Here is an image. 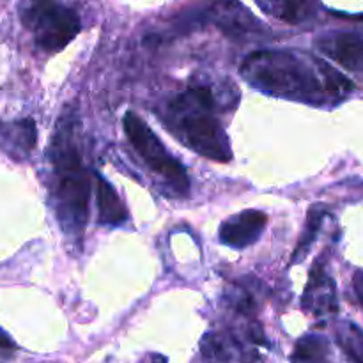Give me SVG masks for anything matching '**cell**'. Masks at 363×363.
<instances>
[{
  "label": "cell",
  "mask_w": 363,
  "mask_h": 363,
  "mask_svg": "<svg viewBox=\"0 0 363 363\" xmlns=\"http://www.w3.org/2000/svg\"><path fill=\"white\" fill-rule=\"evenodd\" d=\"M303 308L314 315L335 314L339 303H337L335 284L330 279L325 268L314 264L311 272V280L303 294Z\"/></svg>",
  "instance_id": "7"
},
{
  "label": "cell",
  "mask_w": 363,
  "mask_h": 363,
  "mask_svg": "<svg viewBox=\"0 0 363 363\" xmlns=\"http://www.w3.org/2000/svg\"><path fill=\"white\" fill-rule=\"evenodd\" d=\"M243 77L252 85L287 98H342L354 89L353 82L325 60L311 62L293 52H257L243 64Z\"/></svg>",
  "instance_id": "1"
},
{
  "label": "cell",
  "mask_w": 363,
  "mask_h": 363,
  "mask_svg": "<svg viewBox=\"0 0 363 363\" xmlns=\"http://www.w3.org/2000/svg\"><path fill=\"white\" fill-rule=\"evenodd\" d=\"M337 342L354 363H363V330L354 323H340L335 332Z\"/></svg>",
  "instance_id": "12"
},
{
  "label": "cell",
  "mask_w": 363,
  "mask_h": 363,
  "mask_svg": "<svg viewBox=\"0 0 363 363\" xmlns=\"http://www.w3.org/2000/svg\"><path fill=\"white\" fill-rule=\"evenodd\" d=\"M124 131H126L128 138L137 149L138 155L145 160L149 167L160 176L170 181V184L176 186L177 191L186 194L190 181H188V174L184 167L177 162L176 158L169 155L165 147H163L162 140L156 137L155 131L144 123V119L133 112H128L123 119Z\"/></svg>",
  "instance_id": "5"
},
{
  "label": "cell",
  "mask_w": 363,
  "mask_h": 363,
  "mask_svg": "<svg viewBox=\"0 0 363 363\" xmlns=\"http://www.w3.org/2000/svg\"><path fill=\"white\" fill-rule=\"evenodd\" d=\"M202 353L209 360H218V362H227L229 360V353H227V347L223 346V342L220 339H216L215 335H206L202 340Z\"/></svg>",
  "instance_id": "14"
},
{
  "label": "cell",
  "mask_w": 363,
  "mask_h": 363,
  "mask_svg": "<svg viewBox=\"0 0 363 363\" xmlns=\"http://www.w3.org/2000/svg\"><path fill=\"white\" fill-rule=\"evenodd\" d=\"M293 363H328V342L325 337H301L294 346Z\"/></svg>",
  "instance_id": "11"
},
{
  "label": "cell",
  "mask_w": 363,
  "mask_h": 363,
  "mask_svg": "<svg viewBox=\"0 0 363 363\" xmlns=\"http://www.w3.org/2000/svg\"><path fill=\"white\" fill-rule=\"evenodd\" d=\"M326 211L323 206H312L311 211H308L307 216V227H305V233L301 234L300 243L294 248L293 252V262H300L301 259L307 255V252L311 250L312 243H314L315 236H318L319 229H321V223L325 220Z\"/></svg>",
  "instance_id": "13"
},
{
  "label": "cell",
  "mask_w": 363,
  "mask_h": 363,
  "mask_svg": "<svg viewBox=\"0 0 363 363\" xmlns=\"http://www.w3.org/2000/svg\"><path fill=\"white\" fill-rule=\"evenodd\" d=\"M96 183V201H98V222L101 225H121L128 220V213L112 184L99 174H92Z\"/></svg>",
  "instance_id": "9"
},
{
  "label": "cell",
  "mask_w": 363,
  "mask_h": 363,
  "mask_svg": "<svg viewBox=\"0 0 363 363\" xmlns=\"http://www.w3.org/2000/svg\"><path fill=\"white\" fill-rule=\"evenodd\" d=\"M213 106L215 99L208 87H194L181 94L176 101V110L190 112L181 121V131L188 145L199 155L215 162H229V140L218 119L211 116Z\"/></svg>",
  "instance_id": "3"
},
{
  "label": "cell",
  "mask_w": 363,
  "mask_h": 363,
  "mask_svg": "<svg viewBox=\"0 0 363 363\" xmlns=\"http://www.w3.org/2000/svg\"><path fill=\"white\" fill-rule=\"evenodd\" d=\"M319 48L346 69L363 73V39L357 34L339 32L326 35L319 39Z\"/></svg>",
  "instance_id": "8"
},
{
  "label": "cell",
  "mask_w": 363,
  "mask_h": 363,
  "mask_svg": "<svg viewBox=\"0 0 363 363\" xmlns=\"http://www.w3.org/2000/svg\"><path fill=\"white\" fill-rule=\"evenodd\" d=\"M272 16L286 21V23H300L307 16V0H255Z\"/></svg>",
  "instance_id": "10"
},
{
  "label": "cell",
  "mask_w": 363,
  "mask_h": 363,
  "mask_svg": "<svg viewBox=\"0 0 363 363\" xmlns=\"http://www.w3.org/2000/svg\"><path fill=\"white\" fill-rule=\"evenodd\" d=\"M144 363H167V358L163 354H151V357L145 358Z\"/></svg>",
  "instance_id": "17"
},
{
  "label": "cell",
  "mask_w": 363,
  "mask_h": 363,
  "mask_svg": "<svg viewBox=\"0 0 363 363\" xmlns=\"http://www.w3.org/2000/svg\"><path fill=\"white\" fill-rule=\"evenodd\" d=\"M353 286H354V293H357V298H358V303H360L363 308V272L354 273Z\"/></svg>",
  "instance_id": "15"
},
{
  "label": "cell",
  "mask_w": 363,
  "mask_h": 363,
  "mask_svg": "<svg viewBox=\"0 0 363 363\" xmlns=\"http://www.w3.org/2000/svg\"><path fill=\"white\" fill-rule=\"evenodd\" d=\"M23 21L35 32V41L45 52L55 53L66 48L80 32V18L73 9L57 0L32 2Z\"/></svg>",
  "instance_id": "4"
},
{
  "label": "cell",
  "mask_w": 363,
  "mask_h": 363,
  "mask_svg": "<svg viewBox=\"0 0 363 363\" xmlns=\"http://www.w3.org/2000/svg\"><path fill=\"white\" fill-rule=\"evenodd\" d=\"M266 223H268V216L264 213L257 209H247L222 223L220 240L233 248H247L261 238Z\"/></svg>",
  "instance_id": "6"
},
{
  "label": "cell",
  "mask_w": 363,
  "mask_h": 363,
  "mask_svg": "<svg viewBox=\"0 0 363 363\" xmlns=\"http://www.w3.org/2000/svg\"><path fill=\"white\" fill-rule=\"evenodd\" d=\"M0 347H4V350H14V347H16V344L13 342V339H11L2 328H0Z\"/></svg>",
  "instance_id": "16"
},
{
  "label": "cell",
  "mask_w": 363,
  "mask_h": 363,
  "mask_svg": "<svg viewBox=\"0 0 363 363\" xmlns=\"http://www.w3.org/2000/svg\"><path fill=\"white\" fill-rule=\"evenodd\" d=\"M52 162L57 170L55 209L64 233L71 236L84 234L89 216L91 177L84 169L77 145L71 138V128L60 124L52 138Z\"/></svg>",
  "instance_id": "2"
}]
</instances>
